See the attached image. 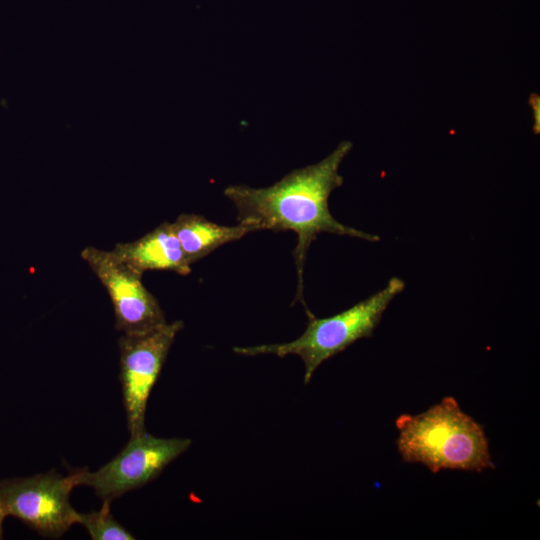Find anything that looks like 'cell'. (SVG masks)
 Listing matches in <instances>:
<instances>
[{"label": "cell", "mask_w": 540, "mask_h": 540, "mask_svg": "<svg viewBox=\"0 0 540 540\" xmlns=\"http://www.w3.org/2000/svg\"><path fill=\"white\" fill-rule=\"evenodd\" d=\"M112 251L142 274L155 270L172 271L180 275L191 272V265L184 255L173 225L167 221L137 240L117 243Z\"/></svg>", "instance_id": "ba28073f"}, {"label": "cell", "mask_w": 540, "mask_h": 540, "mask_svg": "<svg viewBox=\"0 0 540 540\" xmlns=\"http://www.w3.org/2000/svg\"><path fill=\"white\" fill-rule=\"evenodd\" d=\"M398 452L406 463H419L432 473L443 469L482 472L494 469L484 427L446 396L417 415L395 421Z\"/></svg>", "instance_id": "7a4b0ae2"}, {"label": "cell", "mask_w": 540, "mask_h": 540, "mask_svg": "<svg viewBox=\"0 0 540 540\" xmlns=\"http://www.w3.org/2000/svg\"><path fill=\"white\" fill-rule=\"evenodd\" d=\"M109 501L100 510L77 512L76 523L82 525L93 540H133L135 537L112 515Z\"/></svg>", "instance_id": "30bf717a"}, {"label": "cell", "mask_w": 540, "mask_h": 540, "mask_svg": "<svg viewBox=\"0 0 540 540\" xmlns=\"http://www.w3.org/2000/svg\"><path fill=\"white\" fill-rule=\"evenodd\" d=\"M405 287L403 279L391 277L381 290L338 314L325 318H316L313 314L308 316L305 331L293 341L234 347L233 351L245 356L297 355L305 367L304 384H308L323 362L343 352L357 340L371 337L390 303Z\"/></svg>", "instance_id": "3957f363"}, {"label": "cell", "mask_w": 540, "mask_h": 540, "mask_svg": "<svg viewBox=\"0 0 540 540\" xmlns=\"http://www.w3.org/2000/svg\"><path fill=\"white\" fill-rule=\"evenodd\" d=\"M174 232L190 265L220 246L241 239L254 229L248 225H219L198 214H180L172 222Z\"/></svg>", "instance_id": "9c48e42d"}, {"label": "cell", "mask_w": 540, "mask_h": 540, "mask_svg": "<svg viewBox=\"0 0 540 540\" xmlns=\"http://www.w3.org/2000/svg\"><path fill=\"white\" fill-rule=\"evenodd\" d=\"M7 517V514L5 513L1 503H0V539H2L3 535V523L5 518Z\"/></svg>", "instance_id": "8fae6325"}, {"label": "cell", "mask_w": 540, "mask_h": 540, "mask_svg": "<svg viewBox=\"0 0 540 540\" xmlns=\"http://www.w3.org/2000/svg\"><path fill=\"white\" fill-rule=\"evenodd\" d=\"M190 445L188 438H159L145 430L132 435L124 448L98 470L74 471L77 486H89L103 501L111 502L155 479Z\"/></svg>", "instance_id": "277c9868"}, {"label": "cell", "mask_w": 540, "mask_h": 540, "mask_svg": "<svg viewBox=\"0 0 540 540\" xmlns=\"http://www.w3.org/2000/svg\"><path fill=\"white\" fill-rule=\"evenodd\" d=\"M80 256L106 289L118 331L126 335L143 334L167 323L157 298L144 286L142 273L112 250L88 246Z\"/></svg>", "instance_id": "52a82bcc"}, {"label": "cell", "mask_w": 540, "mask_h": 540, "mask_svg": "<svg viewBox=\"0 0 540 540\" xmlns=\"http://www.w3.org/2000/svg\"><path fill=\"white\" fill-rule=\"evenodd\" d=\"M183 325L181 320H176L143 334H122L118 340L119 379L131 436L146 430L145 414L149 396Z\"/></svg>", "instance_id": "8992f818"}, {"label": "cell", "mask_w": 540, "mask_h": 540, "mask_svg": "<svg viewBox=\"0 0 540 540\" xmlns=\"http://www.w3.org/2000/svg\"><path fill=\"white\" fill-rule=\"evenodd\" d=\"M77 487L74 472L55 471L0 481V503L7 514L45 537L58 538L76 524L70 494Z\"/></svg>", "instance_id": "5b68a950"}, {"label": "cell", "mask_w": 540, "mask_h": 540, "mask_svg": "<svg viewBox=\"0 0 540 540\" xmlns=\"http://www.w3.org/2000/svg\"><path fill=\"white\" fill-rule=\"evenodd\" d=\"M350 141H342L318 163L291 171L275 184L265 188L231 185L224 195L237 210V220L258 230L292 231L297 235L293 257L297 270L295 301L304 300V266L312 242L321 233L349 236L368 242L380 240L378 235L347 226L336 220L329 210L331 193L343 184L339 168L352 149Z\"/></svg>", "instance_id": "6da1fadb"}]
</instances>
